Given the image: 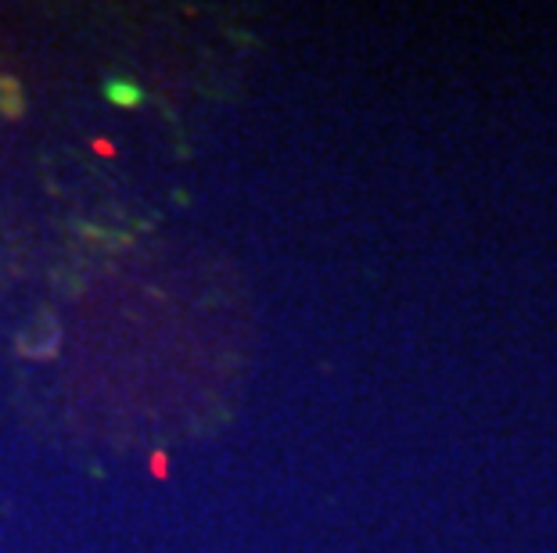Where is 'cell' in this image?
Wrapping results in <instances>:
<instances>
[{"label":"cell","instance_id":"cell-1","mask_svg":"<svg viewBox=\"0 0 557 553\" xmlns=\"http://www.w3.org/2000/svg\"><path fill=\"white\" fill-rule=\"evenodd\" d=\"M33 331H40V345H33L29 338H18V349H22L26 356H33V360H47V356H55V353H58V345H62V331H58V320L44 312V316H36Z\"/></svg>","mask_w":557,"mask_h":553},{"label":"cell","instance_id":"cell-2","mask_svg":"<svg viewBox=\"0 0 557 553\" xmlns=\"http://www.w3.org/2000/svg\"><path fill=\"white\" fill-rule=\"evenodd\" d=\"M105 94H108V101L119 105V108H140V105H144V90H140L137 83H129V79H119V76H112V79L105 83Z\"/></svg>","mask_w":557,"mask_h":553},{"label":"cell","instance_id":"cell-3","mask_svg":"<svg viewBox=\"0 0 557 553\" xmlns=\"http://www.w3.org/2000/svg\"><path fill=\"white\" fill-rule=\"evenodd\" d=\"M0 116H7V119L26 116V97L22 94H0Z\"/></svg>","mask_w":557,"mask_h":553},{"label":"cell","instance_id":"cell-4","mask_svg":"<svg viewBox=\"0 0 557 553\" xmlns=\"http://www.w3.org/2000/svg\"><path fill=\"white\" fill-rule=\"evenodd\" d=\"M148 467H151V478L155 482H166L170 478V453L166 449H155L151 460H148Z\"/></svg>","mask_w":557,"mask_h":553},{"label":"cell","instance_id":"cell-5","mask_svg":"<svg viewBox=\"0 0 557 553\" xmlns=\"http://www.w3.org/2000/svg\"><path fill=\"white\" fill-rule=\"evenodd\" d=\"M90 148H94V155H101V159H116V144H112V140H105V137H94V140H90Z\"/></svg>","mask_w":557,"mask_h":553}]
</instances>
